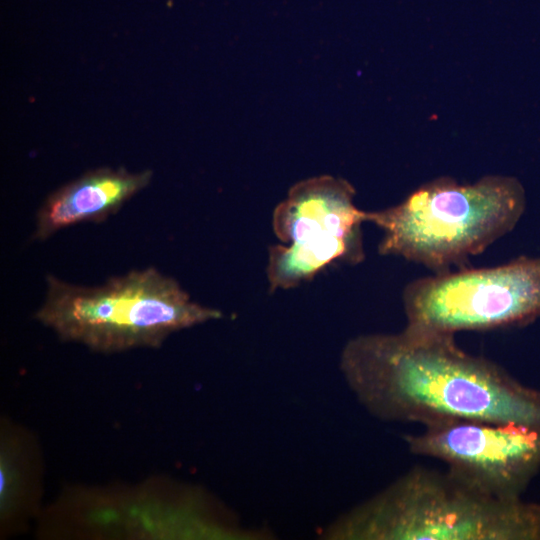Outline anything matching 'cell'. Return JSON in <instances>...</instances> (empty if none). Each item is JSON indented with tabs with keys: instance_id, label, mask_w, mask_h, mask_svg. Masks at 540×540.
Listing matches in <instances>:
<instances>
[{
	"instance_id": "3",
	"label": "cell",
	"mask_w": 540,
	"mask_h": 540,
	"mask_svg": "<svg viewBox=\"0 0 540 540\" xmlns=\"http://www.w3.org/2000/svg\"><path fill=\"white\" fill-rule=\"evenodd\" d=\"M525 208V190L514 177L488 175L471 184L440 177L397 205L367 212V222L383 233L378 244L381 255L439 273L464 267L510 233Z\"/></svg>"
},
{
	"instance_id": "6",
	"label": "cell",
	"mask_w": 540,
	"mask_h": 540,
	"mask_svg": "<svg viewBox=\"0 0 540 540\" xmlns=\"http://www.w3.org/2000/svg\"><path fill=\"white\" fill-rule=\"evenodd\" d=\"M409 451L439 460L473 485L520 498L540 469V426L456 419L404 437Z\"/></svg>"
},
{
	"instance_id": "1",
	"label": "cell",
	"mask_w": 540,
	"mask_h": 540,
	"mask_svg": "<svg viewBox=\"0 0 540 540\" xmlns=\"http://www.w3.org/2000/svg\"><path fill=\"white\" fill-rule=\"evenodd\" d=\"M340 369L359 403L384 421L540 426V390L466 352L453 334L405 325L396 333L358 335L344 346Z\"/></svg>"
},
{
	"instance_id": "8",
	"label": "cell",
	"mask_w": 540,
	"mask_h": 540,
	"mask_svg": "<svg viewBox=\"0 0 540 540\" xmlns=\"http://www.w3.org/2000/svg\"><path fill=\"white\" fill-rule=\"evenodd\" d=\"M152 177L148 170L98 169L51 193L35 216L33 238L44 241L58 231L85 222H103L116 214Z\"/></svg>"
},
{
	"instance_id": "4",
	"label": "cell",
	"mask_w": 540,
	"mask_h": 540,
	"mask_svg": "<svg viewBox=\"0 0 540 540\" xmlns=\"http://www.w3.org/2000/svg\"><path fill=\"white\" fill-rule=\"evenodd\" d=\"M221 317L218 309L195 302L176 279L155 267L93 286L49 274L35 314L61 340L106 354L157 348L174 332Z\"/></svg>"
},
{
	"instance_id": "2",
	"label": "cell",
	"mask_w": 540,
	"mask_h": 540,
	"mask_svg": "<svg viewBox=\"0 0 540 540\" xmlns=\"http://www.w3.org/2000/svg\"><path fill=\"white\" fill-rule=\"evenodd\" d=\"M333 540H540V503L491 494L446 468L414 467L335 520Z\"/></svg>"
},
{
	"instance_id": "5",
	"label": "cell",
	"mask_w": 540,
	"mask_h": 540,
	"mask_svg": "<svg viewBox=\"0 0 540 540\" xmlns=\"http://www.w3.org/2000/svg\"><path fill=\"white\" fill-rule=\"evenodd\" d=\"M406 326L455 335L527 325L540 317V257L459 268L412 280L402 294Z\"/></svg>"
},
{
	"instance_id": "7",
	"label": "cell",
	"mask_w": 540,
	"mask_h": 540,
	"mask_svg": "<svg viewBox=\"0 0 540 540\" xmlns=\"http://www.w3.org/2000/svg\"><path fill=\"white\" fill-rule=\"evenodd\" d=\"M350 183L319 176L295 184L272 214V229L283 244H293L333 263L364 260L362 224L367 212L354 203Z\"/></svg>"
}]
</instances>
